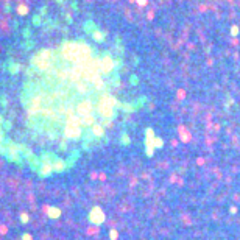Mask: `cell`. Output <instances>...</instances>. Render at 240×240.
Returning <instances> with one entry per match:
<instances>
[{
    "label": "cell",
    "instance_id": "obj_1",
    "mask_svg": "<svg viewBox=\"0 0 240 240\" xmlns=\"http://www.w3.org/2000/svg\"><path fill=\"white\" fill-rule=\"evenodd\" d=\"M94 36H95V39H97V41H103V34H101V33H98V31H97Z\"/></svg>",
    "mask_w": 240,
    "mask_h": 240
},
{
    "label": "cell",
    "instance_id": "obj_2",
    "mask_svg": "<svg viewBox=\"0 0 240 240\" xmlns=\"http://www.w3.org/2000/svg\"><path fill=\"white\" fill-rule=\"evenodd\" d=\"M137 2H139L140 5H145V3H146V0H137Z\"/></svg>",
    "mask_w": 240,
    "mask_h": 240
}]
</instances>
